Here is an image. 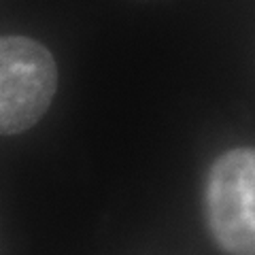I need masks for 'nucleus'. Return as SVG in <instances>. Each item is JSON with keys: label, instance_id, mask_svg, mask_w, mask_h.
<instances>
[{"label": "nucleus", "instance_id": "2", "mask_svg": "<svg viewBox=\"0 0 255 255\" xmlns=\"http://www.w3.org/2000/svg\"><path fill=\"white\" fill-rule=\"evenodd\" d=\"M206 221L226 255H255V153L230 149L206 177Z\"/></svg>", "mask_w": 255, "mask_h": 255}, {"label": "nucleus", "instance_id": "1", "mask_svg": "<svg viewBox=\"0 0 255 255\" xmlns=\"http://www.w3.org/2000/svg\"><path fill=\"white\" fill-rule=\"evenodd\" d=\"M58 81V64L43 43L0 36V136L21 134L41 122Z\"/></svg>", "mask_w": 255, "mask_h": 255}]
</instances>
